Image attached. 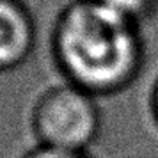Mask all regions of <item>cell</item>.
<instances>
[{
  "mask_svg": "<svg viewBox=\"0 0 158 158\" xmlns=\"http://www.w3.org/2000/svg\"><path fill=\"white\" fill-rule=\"evenodd\" d=\"M52 43L66 80L96 98L128 87L144 59L140 25L94 0H73L62 9Z\"/></svg>",
  "mask_w": 158,
  "mask_h": 158,
  "instance_id": "1",
  "label": "cell"
},
{
  "mask_svg": "<svg viewBox=\"0 0 158 158\" xmlns=\"http://www.w3.org/2000/svg\"><path fill=\"white\" fill-rule=\"evenodd\" d=\"M30 124L39 146L85 151L100 133L101 114L94 94L66 82L39 96Z\"/></svg>",
  "mask_w": 158,
  "mask_h": 158,
  "instance_id": "2",
  "label": "cell"
},
{
  "mask_svg": "<svg viewBox=\"0 0 158 158\" xmlns=\"http://www.w3.org/2000/svg\"><path fill=\"white\" fill-rule=\"evenodd\" d=\"M36 44V23L22 0H0V73L27 62Z\"/></svg>",
  "mask_w": 158,
  "mask_h": 158,
  "instance_id": "3",
  "label": "cell"
},
{
  "mask_svg": "<svg viewBox=\"0 0 158 158\" xmlns=\"http://www.w3.org/2000/svg\"><path fill=\"white\" fill-rule=\"evenodd\" d=\"M94 2L137 25L148 20L158 7V0H94Z\"/></svg>",
  "mask_w": 158,
  "mask_h": 158,
  "instance_id": "4",
  "label": "cell"
},
{
  "mask_svg": "<svg viewBox=\"0 0 158 158\" xmlns=\"http://www.w3.org/2000/svg\"><path fill=\"white\" fill-rule=\"evenodd\" d=\"M23 158H89L85 151H69V149H57L48 146L37 144L34 149L25 153Z\"/></svg>",
  "mask_w": 158,
  "mask_h": 158,
  "instance_id": "5",
  "label": "cell"
},
{
  "mask_svg": "<svg viewBox=\"0 0 158 158\" xmlns=\"http://www.w3.org/2000/svg\"><path fill=\"white\" fill-rule=\"evenodd\" d=\"M151 107H153L155 117L158 121V82L155 84V89H153V94H151Z\"/></svg>",
  "mask_w": 158,
  "mask_h": 158,
  "instance_id": "6",
  "label": "cell"
}]
</instances>
